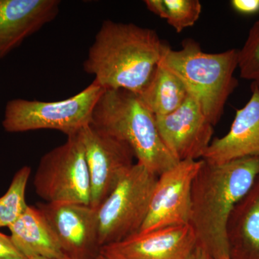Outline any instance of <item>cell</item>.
Listing matches in <instances>:
<instances>
[{
  "label": "cell",
  "instance_id": "cell-18",
  "mask_svg": "<svg viewBox=\"0 0 259 259\" xmlns=\"http://www.w3.org/2000/svg\"><path fill=\"white\" fill-rule=\"evenodd\" d=\"M146 8L166 20L177 32L193 26L202 13L199 0H146Z\"/></svg>",
  "mask_w": 259,
  "mask_h": 259
},
{
  "label": "cell",
  "instance_id": "cell-20",
  "mask_svg": "<svg viewBox=\"0 0 259 259\" xmlns=\"http://www.w3.org/2000/svg\"><path fill=\"white\" fill-rule=\"evenodd\" d=\"M238 68L243 79L259 87V20L250 29L241 50H238Z\"/></svg>",
  "mask_w": 259,
  "mask_h": 259
},
{
  "label": "cell",
  "instance_id": "cell-17",
  "mask_svg": "<svg viewBox=\"0 0 259 259\" xmlns=\"http://www.w3.org/2000/svg\"><path fill=\"white\" fill-rule=\"evenodd\" d=\"M139 96L153 115L163 116L182 106L189 93L182 80L158 63L147 87Z\"/></svg>",
  "mask_w": 259,
  "mask_h": 259
},
{
  "label": "cell",
  "instance_id": "cell-19",
  "mask_svg": "<svg viewBox=\"0 0 259 259\" xmlns=\"http://www.w3.org/2000/svg\"><path fill=\"white\" fill-rule=\"evenodd\" d=\"M30 173V167H22L15 174L8 191L0 197V228H9L28 207L25 191Z\"/></svg>",
  "mask_w": 259,
  "mask_h": 259
},
{
  "label": "cell",
  "instance_id": "cell-3",
  "mask_svg": "<svg viewBox=\"0 0 259 259\" xmlns=\"http://www.w3.org/2000/svg\"><path fill=\"white\" fill-rule=\"evenodd\" d=\"M90 125L128 144L138 162L156 176L179 162L163 144L155 115L137 94L104 90L94 108Z\"/></svg>",
  "mask_w": 259,
  "mask_h": 259
},
{
  "label": "cell",
  "instance_id": "cell-25",
  "mask_svg": "<svg viewBox=\"0 0 259 259\" xmlns=\"http://www.w3.org/2000/svg\"><path fill=\"white\" fill-rule=\"evenodd\" d=\"M215 259H230V258L228 256H226V257H223V258H215Z\"/></svg>",
  "mask_w": 259,
  "mask_h": 259
},
{
  "label": "cell",
  "instance_id": "cell-13",
  "mask_svg": "<svg viewBox=\"0 0 259 259\" xmlns=\"http://www.w3.org/2000/svg\"><path fill=\"white\" fill-rule=\"evenodd\" d=\"M107 246L126 259H190L197 240L192 226L185 224L137 233Z\"/></svg>",
  "mask_w": 259,
  "mask_h": 259
},
{
  "label": "cell",
  "instance_id": "cell-5",
  "mask_svg": "<svg viewBox=\"0 0 259 259\" xmlns=\"http://www.w3.org/2000/svg\"><path fill=\"white\" fill-rule=\"evenodd\" d=\"M104 89L95 81L74 96L56 102L14 99L7 102L3 128L8 133L55 130L67 137L90 125Z\"/></svg>",
  "mask_w": 259,
  "mask_h": 259
},
{
  "label": "cell",
  "instance_id": "cell-24",
  "mask_svg": "<svg viewBox=\"0 0 259 259\" xmlns=\"http://www.w3.org/2000/svg\"><path fill=\"white\" fill-rule=\"evenodd\" d=\"M190 259H211V258L205 250L197 245Z\"/></svg>",
  "mask_w": 259,
  "mask_h": 259
},
{
  "label": "cell",
  "instance_id": "cell-12",
  "mask_svg": "<svg viewBox=\"0 0 259 259\" xmlns=\"http://www.w3.org/2000/svg\"><path fill=\"white\" fill-rule=\"evenodd\" d=\"M59 0H0V60L58 16Z\"/></svg>",
  "mask_w": 259,
  "mask_h": 259
},
{
  "label": "cell",
  "instance_id": "cell-11",
  "mask_svg": "<svg viewBox=\"0 0 259 259\" xmlns=\"http://www.w3.org/2000/svg\"><path fill=\"white\" fill-rule=\"evenodd\" d=\"M155 117L163 144L177 161L202 159L212 142L214 125L193 97L189 95L175 112Z\"/></svg>",
  "mask_w": 259,
  "mask_h": 259
},
{
  "label": "cell",
  "instance_id": "cell-16",
  "mask_svg": "<svg viewBox=\"0 0 259 259\" xmlns=\"http://www.w3.org/2000/svg\"><path fill=\"white\" fill-rule=\"evenodd\" d=\"M10 238L27 259H68L54 232L35 206L28 205L23 214L9 227Z\"/></svg>",
  "mask_w": 259,
  "mask_h": 259
},
{
  "label": "cell",
  "instance_id": "cell-21",
  "mask_svg": "<svg viewBox=\"0 0 259 259\" xmlns=\"http://www.w3.org/2000/svg\"><path fill=\"white\" fill-rule=\"evenodd\" d=\"M0 259H27L15 247L10 236L0 232Z\"/></svg>",
  "mask_w": 259,
  "mask_h": 259
},
{
  "label": "cell",
  "instance_id": "cell-15",
  "mask_svg": "<svg viewBox=\"0 0 259 259\" xmlns=\"http://www.w3.org/2000/svg\"><path fill=\"white\" fill-rule=\"evenodd\" d=\"M227 241L230 259H259V177L232 210Z\"/></svg>",
  "mask_w": 259,
  "mask_h": 259
},
{
  "label": "cell",
  "instance_id": "cell-6",
  "mask_svg": "<svg viewBox=\"0 0 259 259\" xmlns=\"http://www.w3.org/2000/svg\"><path fill=\"white\" fill-rule=\"evenodd\" d=\"M158 177L139 162L122 177L97 210L101 247L116 244L139 233Z\"/></svg>",
  "mask_w": 259,
  "mask_h": 259
},
{
  "label": "cell",
  "instance_id": "cell-14",
  "mask_svg": "<svg viewBox=\"0 0 259 259\" xmlns=\"http://www.w3.org/2000/svg\"><path fill=\"white\" fill-rule=\"evenodd\" d=\"M252 95L246 105L237 110L229 132L213 140L202 159L221 164L247 157H259V87L251 84Z\"/></svg>",
  "mask_w": 259,
  "mask_h": 259
},
{
  "label": "cell",
  "instance_id": "cell-9",
  "mask_svg": "<svg viewBox=\"0 0 259 259\" xmlns=\"http://www.w3.org/2000/svg\"><path fill=\"white\" fill-rule=\"evenodd\" d=\"M202 159L180 161L158 177L139 233L190 224L192 189Z\"/></svg>",
  "mask_w": 259,
  "mask_h": 259
},
{
  "label": "cell",
  "instance_id": "cell-1",
  "mask_svg": "<svg viewBox=\"0 0 259 259\" xmlns=\"http://www.w3.org/2000/svg\"><path fill=\"white\" fill-rule=\"evenodd\" d=\"M166 45L151 29L105 20L89 49L83 70L104 90H125L140 95Z\"/></svg>",
  "mask_w": 259,
  "mask_h": 259
},
{
  "label": "cell",
  "instance_id": "cell-26",
  "mask_svg": "<svg viewBox=\"0 0 259 259\" xmlns=\"http://www.w3.org/2000/svg\"><path fill=\"white\" fill-rule=\"evenodd\" d=\"M30 259H51V258H40V257H37V258H32Z\"/></svg>",
  "mask_w": 259,
  "mask_h": 259
},
{
  "label": "cell",
  "instance_id": "cell-7",
  "mask_svg": "<svg viewBox=\"0 0 259 259\" xmlns=\"http://www.w3.org/2000/svg\"><path fill=\"white\" fill-rule=\"evenodd\" d=\"M33 185L37 195L47 202L90 205V175L79 133L42 156Z\"/></svg>",
  "mask_w": 259,
  "mask_h": 259
},
{
  "label": "cell",
  "instance_id": "cell-10",
  "mask_svg": "<svg viewBox=\"0 0 259 259\" xmlns=\"http://www.w3.org/2000/svg\"><path fill=\"white\" fill-rule=\"evenodd\" d=\"M54 232L68 259H94L101 249L98 209L74 202H46L36 206Z\"/></svg>",
  "mask_w": 259,
  "mask_h": 259
},
{
  "label": "cell",
  "instance_id": "cell-23",
  "mask_svg": "<svg viewBox=\"0 0 259 259\" xmlns=\"http://www.w3.org/2000/svg\"><path fill=\"white\" fill-rule=\"evenodd\" d=\"M94 259H126L109 246L102 247L98 255Z\"/></svg>",
  "mask_w": 259,
  "mask_h": 259
},
{
  "label": "cell",
  "instance_id": "cell-8",
  "mask_svg": "<svg viewBox=\"0 0 259 259\" xmlns=\"http://www.w3.org/2000/svg\"><path fill=\"white\" fill-rule=\"evenodd\" d=\"M79 135L90 175V206L98 209L134 166L136 157L128 144L91 125Z\"/></svg>",
  "mask_w": 259,
  "mask_h": 259
},
{
  "label": "cell",
  "instance_id": "cell-4",
  "mask_svg": "<svg viewBox=\"0 0 259 259\" xmlns=\"http://www.w3.org/2000/svg\"><path fill=\"white\" fill-rule=\"evenodd\" d=\"M238 49L218 54L204 52L198 42L187 39L180 50L165 46L160 64L175 73L185 85L213 125L221 120L228 98L238 87Z\"/></svg>",
  "mask_w": 259,
  "mask_h": 259
},
{
  "label": "cell",
  "instance_id": "cell-2",
  "mask_svg": "<svg viewBox=\"0 0 259 259\" xmlns=\"http://www.w3.org/2000/svg\"><path fill=\"white\" fill-rule=\"evenodd\" d=\"M258 177L259 157L239 158L221 164H211L202 159L192 184L190 224L197 245L211 259L228 256V219Z\"/></svg>",
  "mask_w": 259,
  "mask_h": 259
},
{
  "label": "cell",
  "instance_id": "cell-22",
  "mask_svg": "<svg viewBox=\"0 0 259 259\" xmlns=\"http://www.w3.org/2000/svg\"><path fill=\"white\" fill-rule=\"evenodd\" d=\"M232 8L243 15H253L259 13V0H232Z\"/></svg>",
  "mask_w": 259,
  "mask_h": 259
}]
</instances>
